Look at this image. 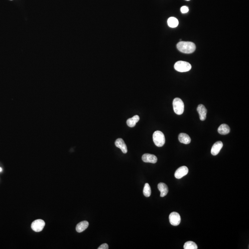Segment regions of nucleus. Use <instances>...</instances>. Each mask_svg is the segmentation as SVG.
Returning <instances> with one entry per match:
<instances>
[{
	"label": "nucleus",
	"instance_id": "1",
	"mask_svg": "<svg viewBox=\"0 0 249 249\" xmlns=\"http://www.w3.org/2000/svg\"><path fill=\"white\" fill-rule=\"evenodd\" d=\"M178 51L183 53L191 54L196 50V45L191 42H180L177 45Z\"/></svg>",
	"mask_w": 249,
	"mask_h": 249
},
{
	"label": "nucleus",
	"instance_id": "2",
	"mask_svg": "<svg viewBox=\"0 0 249 249\" xmlns=\"http://www.w3.org/2000/svg\"><path fill=\"white\" fill-rule=\"evenodd\" d=\"M154 143L156 146L162 147L165 143V138L164 135L161 132L156 131L154 132L153 135Z\"/></svg>",
	"mask_w": 249,
	"mask_h": 249
},
{
	"label": "nucleus",
	"instance_id": "3",
	"mask_svg": "<svg viewBox=\"0 0 249 249\" xmlns=\"http://www.w3.org/2000/svg\"><path fill=\"white\" fill-rule=\"evenodd\" d=\"M173 109L175 113L178 115H181L184 111V104L181 99L175 98L172 102Z\"/></svg>",
	"mask_w": 249,
	"mask_h": 249
},
{
	"label": "nucleus",
	"instance_id": "4",
	"mask_svg": "<svg viewBox=\"0 0 249 249\" xmlns=\"http://www.w3.org/2000/svg\"><path fill=\"white\" fill-rule=\"evenodd\" d=\"M174 68L176 71L183 73L190 71L192 68V66L187 62L178 61L175 64Z\"/></svg>",
	"mask_w": 249,
	"mask_h": 249
},
{
	"label": "nucleus",
	"instance_id": "5",
	"mask_svg": "<svg viewBox=\"0 0 249 249\" xmlns=\"http://www.w3.org/2000/svg\"><path fill=\"white\" fill-rule=\"evenodd\" d=\"M45 223V221L39 219L35 220L31 225V229L36 232H40L44 229Z\"/></svg>",
	"mask_w": 249,
	"mask_h": 249
},
{
	"label": "nucleus",
	"instance_id": "6",
	"mask_svg": "<svg viewBox=\"0 0 249 249\" xmlns=\"http://www.w3.org/2000/svg\"><path fill=\"white\" fill-rule=\"evenodd\" d=\"M169 219L170 223L172 226H178L181 223V216L177 212H173L171 213L169 216Z\"/></svg>",
	"mask_w": 249,
	"mask_h": 249
},
{
	"label": "nucleus",
	"instance_id": "7",
	"mask_svg": "<svg viewBox=\"0 0 249 249\" xmlns=\"http://www.w3.org/2000/svg\"><path fill=\"white\" fill-rule=\"evenodd\" d=\"M188 172V169L187 166H181L176 171L175 174V177L178 179H180L187 175Z\"/></svg>",
	"mask_w": 249,
	"mask_h": 249
},
{
	"label": "nucleus",
	"instance_id": "8",
	"mask_svg": "<svg viewBox=\"0 0 249 249\" xmlns=\"http://www.w3.org/2000/svg\"><path fill=\"white\" fill-rule=\"evenodd\" d=\"M142 160L144 162H149L152 164H155L158 161V158L155 155L150 154H144L142 156Z\"/></svg>",
	"mask_w": 249,
	"mask_h": 249
},
{
	"label": "nucleus",
	"instance_id": "9",
	"mask_svg": "<svg viewBox=\"0 0 249 249\" xmlns=\"http://www.w3.org/2000/svg\"><path fill=\"white\" fill-rule=\"evenodd\" d=\"M197 111L199 115L200 119L204 121L206 118L207 110L205 106L203 104H199L197 108Z\"/></svg>",
	"mask_w": 249,
	"mask_h": 249
},
{
	"label": "nucleus",
	"instance_id": "10",
	"mask_svg": "<svg viewBox=\"0 0 249 249\" xmlns=\"http://www.w3.org/2000/svg\"><path fill=\"white\" fill-rule=\"evenodd\" d=\"M223 147V143L221 141H217L213 145L211 153L213 155H216L220 152V150Z\"/></svg>",
	"mask_w": 249,
	"mask_h": 249
},
{
	"label": "nucleus",
	"instance_id": "11",
	"mask_svg": "<svg viewBox=\"0 0 249 249\" xmlns=\"http://www.w3.org/2000/svg\"><path fill=\"white\" fill-rule=\"evenodd\" d=\"M115 145L117 147L121 149L122 152L126 154L127 152V148L125 143L122 138H118L115 142Z\"/></svg>",
	"mask_w": 249,
	"mask_h": 249
},
{
	"label": "nucleus",
	"instance_id": "12",
	"mask_svg": "<svg viewBox=\"0 0 249 249\" xmlns=\"http://www.w3.org/2000/svg\"><path fill=\"white\" fill-rule=\"evenodd\" d=\"M178 140L181 143L187 144L191 143V138L185 133H181L178 135Z\"/></svg>",
	"mask_w": 249,
	"mask_h": 249
},
{
	"label": "nucleus",
	"instance_id": "13",
	"mask_svg": "<svg viewBox=\"0 0 249 249\" xmlns=\"http://www.w3.org/2000/svg\"><path fill=\"white\" fill-rule=\"evenodd\" d=\"M158 188L161 192L160 196L161 197H164L166 196L169 192L168 187L164 183H160L158 185Z\"/></svg>",
	"mask_w": 249,
	"mask_h": 249
},
{
	"label": "nucleus",
	"instance_id": "14",
	"mask_svg": "<svg viewBox=\"0 0 249 249\" xmlns=\"http://www.w3.org/2000/svg\"><path fill=\"white\" fill-rule=\"evenodd\" d=\"M89 226V222L87 221H82L77 224L76 229L78 233H81L87 229Z\"/></svg>",
	"mask_w": 249,
	"mask_h": 249
},
{
	"label": "nucleus",
	"instance_id": "15",
	"mask_svg": "<svg viewBox=\"0 0 249 249\" xmlns=\"http://www.w3.org/2000/svg\"><path fill=\"white\" fill-rule=\"evenodd\" d=\"M230 128L227 125L221 124L218 129V132L221 135H226L230 132Z\"/></svg>",
	"mask_w": 249,
	"mask_h": 249
},
{
	"label": "nucleus",
	"instance_id": "16",
	"mask_svg": "<svg viewBox=\"0 0 249 249\" xmlns=\"http://www.w3.org/2000/svg\"><path fill=\"white\" fill-rule=\"evenodd\" d=\"M139 119L140 118H139V116L137 115H135L132 118H129L126 121L127 126L130 127H134L136 125V123L139 121Z\"/></svg>",
	"mask_w": 249,
	"mask_h": 249
},
{
	"label": "nucleus",
	"instance_id": "17",
	"mask_svg": "<svg viewBox=\"0 0 249 249\" xmlns=\"http://www.w3.org/2000/svg\"><path fill=\"white\" fill-rule=\"evenodd\" d=\"M167 24L171 28H175L178 25V21L174 17L169 18L167 20Z\"/></svg>",
	"mask_w": 249,
	"mask_h": 249
},
{
	"label": "nucleus",
	"instance_id": "18",
	"mask_svg": "<svg viewBox=\"0 0 249 249\" xmlns=\"http://www.w3.org/2000/svg\"><path fill=\"white\" fill-rule=\"evenodd\" d=\"M184 248L185 249H197L198 246L196 243L193 241H188L184 244Z\"/></svg>",
	"mask_w": 249,
	"mask_h": 249
},
{
	"label": "nucleus",
	"instance_id": "19",
	"mask_svg": "<svg viewBox=\"0 0 249 249\" xmlns=\"http://www.w3.org/2000/svg\"><path fill=\"white\" fill-rule=\"evenodd\" d=\"M143 193L146 197H149L151 195V188L148 183H146L144 185Z\"/></svg>",
	"mask_w": 249,
	"mask_h": 249
},
{
	"label": "nucleus",
	"instance_id": "20",
	"mask_svg": "<svg viewBox=\"0 0 249 249\" xmlns=\"http://www.w3.org/2000/svg\"><path fill=\"white\" fill-rule=\"evenodd\" d=\"M181 12L182 13H187L188 12L189 8L185 6L182 7L181 8Z\"/></svg>",
	"mask_w": 249,
	"mask_h": 249
},
{
	"label": "nucleus",
	"instance_id": "21",
	"mask_svg": "<svg viewBox=\"0 0 249 249\" xmlns=\"http://www.w3.org/2000/svg\"><path fill=\"white\" fill-rule=\"evenodd\" d=\"M109 249V245L107 244L104 243L103 244L101 245L98 248V249Z\"/></svg>",
	"mask_w": 249,
	"mask_h": 249
},
{
	"label": "nucleus",
	"instance_id": "22",
	"mask_svg": "<svg viewBox=\"0 0 249 249\" xmlns=\"http://www.w3.org/2000/svg\"><path fill=\"white\" fill-rule=\"evenodd\" d=\"M2 169H1V167H0V172H1L2 171Z\"/></svg>",
	"mask_w": 249,
	"mask_h": 249
},
{
	"label": "nucleus",
	"instance_id": "23",
	"mask_svg": "<svg viewBox=\"0 0 249 249\" xmlns=\"http://www.w3.org/2000/svg\"><path fill=\"white\" fill-rule=\"evenodd\" d=\"M186 1H190V0H186Z\"/></svg>",
	"mask_w": 249,
	"mask_h": 249
}]
</instances>
